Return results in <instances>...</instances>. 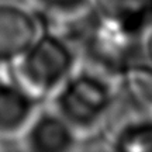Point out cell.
I'll return each mask as SVG.
<instances>
[{
  "label": "cell",
  "mask_w": 152,
  "mask_h": 152,
  "mask_svg": "<svg viewBox=\"0 0 152 152\" xmlns=\"http://www.w3.org/2000/svg\"><path fill=\"white\" fill-rule=\"evenodd\" d=\"M82 137L51 106L39 107L17 140L28 152H71L79 147Z\"/></svg>",
  "instance_id": "5b68a950"
},
{
  "label": "cell",
  "mask_w": 152,
  "mask_h": 152,
  "mask_svg": "<svg viewBox=\"0 0 152 152\" xmlns=\"http://www.w3.org/2000/svg\"><path fill=\"white\" fill-rule=\"evenodd\" d=\"M56 28L75 47L82 66L125 85L142 71L145 33L134 30L90 4Z\"/></svg>",
  "instance_id": "6da1fadb"
},
{
  "label": "cell",
  "mask_w": 152,
  "mask_h": 152,
  "mask_svg": "<svg viewBox=\"0 0 152 152\" xmlns=\"http://www.w3.org/2000/svg\"><path fill=\"white\" fill-rule=\"evenodd\" d=\"M44 102L18 83L11 68L0 75V142L17 141Z\"/></svg>",
  "instance_id": "8992f818"
},
{
  "label": "cell",
  "mask_w": 152,
  "mask_h": 152,
  "mask_svg": "<svg viewBox=\"0 0 152 152\" xmlns=\"http://www.w3.org/2000/svg\"><path fill=\"white\" fill-rule=\"evenodd\" d=\"M107 148L120 152H152V114L123 123L110 137Z\"/></svg>",
  "instance_id": "52a82bcc"
},
{
  "label": "cell",
  "mask_w": 152,
  "mask_h": 152,
  "mask_svg": "<svg viewBox=\"0 0 152 152\" xmlns=\"http://www.w3.org/2000/svg\"><path fill=\"white\" fill-rule=\"evenodd\" d=\"M151 26H152V21H151Z\"/></svg>",
  "instance_id": "8fae6325"
},
{
  "label": "cell",
  "mask_w": 152,
  "mask_h": 152,
  "mask_svg": "<svg viewBox=\"0 0 152 152\" xmlns=\"http://www.w3.org/2000/svg\"><path fill=\"white\" fill-rule=\"evenodd\" d=\"M120 83L79 65L51 96L49 106L85 138L103 128L118 100Z\"/></svg>",
  "instance_id": "7a4b0ae2"
},
{
  "label": "cell",
  "mask_w": 152,
  "mask_h": 152,
  "mask_svg": "<svg viewBox=\"0 0 152 152\" xmlns=\"http://www.w3.org/2000/svg\"><path fill=\"white\" fill-rule=\"evenodd\" d=\"M79 56L71 41L48 27L11 65V75L41 102L51 96L79 68Z\"/></svg>",
  "instance_id": "3957f363"
},
{
  "label": "cell",
  "mask_w": 152,
  "mask_h": 152,
  "mask_svg": "<svg viewBox=\"0 0 152 152\" xmlns=\"http://www.w3.org/2000/svg\"><path fill=\"white\" fill-rule=\"evenodd\" d=\"M140 75L152 77V26L148 27L142 44V71Z\"/></svg>",
  "instance_id": "30bf717a"
},
{
  "label": "cell",
  "mask_w": 152,
  "mask_h": 152,
  "mask_svg": "<svg viewBox=\"0 0 152 152\" xmlns=\"http://www.w3.org/2000/svg\"><path fill=\"white\" fill-rule=\"evenodd\" d=\"M48 28L45 17L24 0H0V66H11Z\"/></svg>",
  "instance_id": "277c9868"
},
{
  "label": "cell",
  "mask_w": 152,
  "mask_h": 152,
  "mask_svg": "<svg viewBox=\"0 0 152 152\" xmlns=\"http://www.w3.org/2000/svg\"><path fill=\"white\" fill-rule=\"evenodd\" d=\"M30 3L45 17L48 27H52L80 14L93 0H30Z\"/></svg>",
  "instance_id": "9c48e42d"
},
{
  "label": "cell",
  "mask_w": 152,
  "mask_h": 152,
  "mask_svg": "<svg viewBox=\"0 0 152 152\" xmlns=\"http://www.w3.org/2000/svg\"><path fill=\"white\" fill-rule=\"evenodd\" d=\"M99 11L145 33L152 21V0H93Z\"/></svg>",
  "instance_id": "ba28073f"
}]
</instances>
